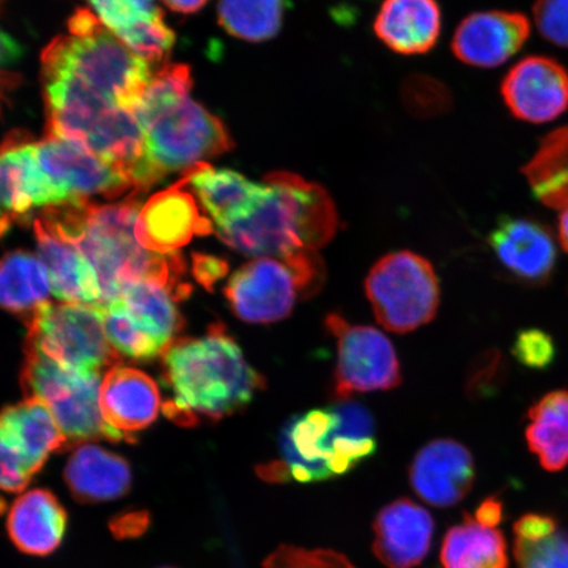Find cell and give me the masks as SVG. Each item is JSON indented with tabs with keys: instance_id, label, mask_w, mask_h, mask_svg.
Wrapping results in <instances>:
<instances>
[{
	"instance_id": "1",
	"label": "cell",
	"mask_w": 568,
	"mask_h": 568,
	"mask_svg": "<svg viewBox=\"0 0 568 568\" xmlns=\"http://www.w3.org/2000/svg\"><path fill=\"white\" fill-rule=\"evenodd\" d=\"M141 204L128 199L116 204L73 202L44 209L40 219L68 243L74 245L97 270L102 302L119 300L124 284L155 281L190 293L181 283L184 262L180 254L146 251L136 239Z\"/></svg>"
},
{
	"instance_id": "2",
	"label": "cell",
	"mask_w": 568,
	"mask_h": 568,
	"mask_svg": "<svg viewBox=\"0 0 568 568\" xmlns=\"http://www.w3.org/2000/svg\"><path fill=\"white\" fill-rule=\"evenodd\" d=\"M163 383L172 393L163 410L183 426L223 420L245 409L265 388L264 376L248 365L220 323L203 337L175 339L166 347Z\"/></svg>"
},
{
	"instance_id": "3",
	"label": "cell",
	"mask_w": 568,
	"mask_h": 568,
	"mask_svg": "<svg viewBox=\"0 0 568 568\" xmlns=\"http://www.w3.org/2000/svg\"><path fill=\"white\" fill-rule=\"evenodd\" d=\"M47 136L77 142L119 170L136 190L153 186L138 112L123 109L65 71L42 68Z\"/></svg>"
},
{
	"instance_id": "4",
	"label": "cell",
	"mask_w": 568,
	"mask_h": 568,
	"mask_svg": "<svg viewBox=\"0 0 568 568\" xmlns=\"http://www.w3.org/2000/svg\"><path fill=\"white\" fill-rule=\"evenodd\" d=\"M193 78L187 65L169 63L152 75L138 109L146 158L155 183L170 173L232 151L229 130L191 98Z\"/></svg>"
},
{
	"instance_id": "5",
	"label": "cell",
	"mask_w": 568,
	"mask_h": 568,
	"mask_svg": "<svg viewBox=\"0 0 568 568\" xmlns=\"http://www.w3.org/2000/svg\"><path fill=\"white\" fill-rule=\"evenodd\" d=\"M376 446L371 410L351 399L337 400L291 418L280 437L281 459L255 471L267 483L324 481L352 471Z\"/></svg>"
},
{
	"instance_id": "6",
	"label": "cell",
	"mask_w": 568,
	"mask_h": 568,
	"mask_svg": "<svg viewBox=\"0 0 568 568\" xmlns=\"http://www.w3.org/2000/svg\"><path fill=\"white\" fill-rule=\"evenodd\" d=\"M267 195L243 222L216 230L233 251L247 257H286L316 252L337 232L335 203L316 183L286 172L268 174Z\"/></svg>"
},
{
	"instance_id": "7",
	"label": "cell",
	"mask_w": 568,
	"mask_h": 568,
	"mask_svg": "<svg viewBox=\"0 0 568 568\" xmlns=\"http://www.w3.org/2000/svg\"><path fill=\"white\" fill-rule=\"evenodd\" d=\"M42 68L73 75L123 109L138 112L152 80L149 63L106 30L95 13L78 10L69 34L59 36L41 55Z\"/></svg>"
},
{
	"instance_id": "8",
	"label": "cell",
	"mask_w": 568,
	"mask_h": 568,
	"mask_svg": "<svg viewBox=\"0 0 568 568\" xmlns=\"http://www.w3.org/2000/svg\"><path fill=\"white\" fill-rule=\"evenodd\" d=\"M325 266L316 252L258 257L241 266L224 288L233 314L248 324H272L323 286Z\"/></svg>"
},
{
	"instance_id": "9",
	"label": "cell",
	"mask_w": 568,
	"mask_h": 568,
	"mask_svg": "<svg viewBox=\"0 0 568 568\" xmlns=\"http://www.w3.org/2000/svg\"><path fill=\"white\" fill-rule=\"evenodd\" d=\"M21 386L26 397L45 403L68 443L90 439L123 438L105 424L101 403L102 381L99 373L74 371L57 364L36 347L26 344Z\"/></svg>"
},
{
	"instance_id": "10",
	"label": "cell",
	"mask_w": 568,
	"mask_h": 568,
	"mask_svg": "<svg viewBox=\"0 0 568 568\" xmlns=\"http://www.w3.org/2000/svg\"><path fill=\"white\" fill-rule=\"evenodd\" d=\"M26 344L80 372L99 373L119 361L99 304L42 303L28 315Z\"/></svg>"
},
{
	"instance_id": "11",
	"label": "cell",
	"mask_w": 568,
	"mask_h": 568,
	"mask_svg": "<svg viewBox=\"0 0 568 568\" xmlns=\"http://www.w3.org/2000/svg\"><path fill=\"white\" fill-rule=\"evenodd\" d=\"M365 290L376 320L394 333H408L430 323L442 297L435 268L412 252L390 253L376 262Z\"/></svg>"
},
{
	"instance_id": "12",
	"label": "cell",
	"mask_w": 568,
	"mask_h": 568,
	"mask_svg": "<svg viewBox=\"0 0 568 568\" xmlns=\"http://www.w3.org/2000/svg\"><path fill=\"white\" fill-rule=\"evenodd\" d=\"M325 325L337 343L333 386L337 400L400 385L399 359L393 343L381 331L373 326L352 325L337 314L326 316Z\"/></svg>"
},
{
	"instance_id": "13",
	"label": "cell",
	"mask_w": 568,
	"mask_h": 568,
	"mask_svg": "<svg viewBox=\"0 0 568 568\" xmlns=\"http://www.w3.org/2000/svg\"><path fill=\"white\" fill-rule=\"evenodd\" d=\"M33 155L51 190L53 205L116 197L136 190L128 178L77 142L45 136L33 142Z\"/></svg>"
},
{
	"instance_id": "14",
	"label": "cell",
	"mask_w": 568,
	"mask_h": 568,
	"mask_svg": "<svg viewBox=\"0 0 568 568\" xmlns=\"http://www.w3.org/2000/svg\"><path fill=\"white\" fill-rule=\"evenodd\" d=\"M500 92L516 119L550 123L568 110V71L551 57L528 55L508 70Z\"/></svg>"
},
{
	"instance_id": "15",
	"label": "cell",
	"mask_w": 568,
	"mask_h": 568,
	"mask_svg": "<svg viewBox=\"0 0 568 568\" xmlns=\"http://www.w3.org/2000/svg\"><path fill=\"white\" fill-rule=\"evenodd\" d=\"M182 178L174 186L161 191L142 205L136 222L139 244L158 254L176 253L195 236L212 233L211 219L205 216Z\"/></svg>"
},
{
	"instance_id": "16",
	"label": "cell",
	"mask_w": 568,
	"mask_h": 568,
	"mask_svg": "<svg viewBox=\"0 0 568 568\" xmlns=\"http://www.w3.org/2000/svg\"><path fill=\"white\" fill-rule=\"evenodd\" d=\"M488 244L506 272L525 286H545L557 266V244L548 225L529 217L504 216Z\"/></svg>"
},
{
	"instance_id": "17",
	"label": "cell",
	"mask_w": 568,
	"mask_h": 568,
	"mask_svg": "<svg viewBox=\"0 0 568 568\" xmlns=\"http://www.w3.org/2000/svg\"><path fill=\"white\" fill-rule=\"evenodd\" d=\"M530 33V21L523 12H474L460 21L452 51L466 65L494 69L520 52Z\"/></svg>"
},
{
	"instance_id": "18",
	"label": "cell",
	"mask_w": 568,
	"mask_h": 568,
	"mask_svg": "<svg viewBox=\"0 0 568 568\" xmlns=\"http://www.w3.org/2000/svg\"><path fill=\"white\" fill-rule=\"evenodd\" d=\"M409 481L418 497L429 506H457L474 486L473 454L454 439H435L425 445L412 460Z\"/></svg>"
},
{
	"instance_id": "19",
	"label": "cell",
	"mask_w": 568,
	"mask_h": 568,
	"mask_svg": "<svg viewBox=\"0 0 568 568\" xmlns=\"http://www.w3.org/2000/svg\"><path fill=\"white\" fill-rule=\"evenodd\" d=\"M375 557L387 568H414L428 556L435 520L424 507L397 499L381 510L374 521Z\"/></svg>"
},
{
	"instance_id": "20",
	"label": "cell",
	"mask_w": 568,
	"mask_h": 568,
	"mask_svg": "<svg viewBox=\"0 0 568 568\" xmlns=\"http://www.w3.org/2000/svg\"><path fill=\"white\" fill-rule=\"evenodd\" d=\"M102 24L146 63H159L175 36L154 0H89Z\"/></svg>"
},
{
	"instance_id": "21",
	"label": "cell",
	"mask_w": 568,
	"mask_h": 568,
	"mask_svg": "<svg viewBox=\"0 0 568 568\" xmlns=\"http://www.w3.org/2000/svg\"><path fill=\"white\" fill-rule=\"evenodd\" d=\"M102 415L106 425L126 442L151 426L159 416L161 394L151 376L136 368L112 366L101 387Z\"/></svg>"
},
{
	"instance_id": "22",
	"label": "cell",
	"mask_w": 568,
	"mask_h": 568,
	"mask_svg": "<svg viewBox=\"0 0 568 568\" xmlns=\"http://www.w3.org/2000/svg\"><path fill=\"white\" fill-rule=\"evenodd\" d=\"M69 515L59 497L47 488L20 494L7 514L10 541L30 557L52 556L65 539Z\"/></svg>"
},
{
	"instance_id": "23",
	"label": "cell",
	"mask_w": 568,
	"mask_h": 568,
	"mask_svg": "<svg viewBox=\"0 0 568 568\" xmlns=\"http://www.w3.org/2000/svg\"><path fill=\"white\" fill-rule=\"evenodd\" d=\"M184 178L216 230L243 222L267 195L265 182H253L234 170L216 169L209 162L197 163Z\"/></svg>"
},
{
	"instance_id": "24",
	"label": "cell",
	"mask_w": 568,
	"mask_h": 568,
	"mask_svg": "<svg viewBox=\"0 0 568 568\" xmlns=\"http://www.w3.org/2000/svg\"><path fill=\"white\" fill-rule=\"evenodd\" d=\"M33 230L39 255L51 276L57 300L65 303L101 304V282L88 258L40 217L34 219Z\"/></svg>"
},
{
	"instance_id": "25",
	"label": "cell",
	"mask_w": 568,
	"mask_h": 568,
	"mask_svg": "<svg viewBox=\"0 0 568 568\" xmlns=\"http://www.w3.org/2000/svg\"><path fill=\"white\" fill-rule=\"evenodd\" d=\"M63 479L73 499L101 504L122 499L132 487V470L126 459L92 444L71 453Z\"/></svg>"
},
{
	"instance_id": "26",
	"label": "cell",
	"mask_w": 568,
	"mask_h": 568,
	"mask_svg": "<svg viewBox=\"0 0 568 568\" xmlns=\"http://www.w3.org/2000/svg\"><path fill=\"white\" fill-rule=\"evenodd\" d=\"M374 31L395 53L424 54L437 44L442 10L436 0H385Z\"/></svg>"
},
{
	"instance_id": "27",
	"label": "cell",
	"mask_w": 568,
	"mask_h": 568,
	"mask_svg": "<svg viewBox=\"0 0 568 568\" xmlns=\"http://www.w3.org/2000/svg\"><path fill=\"white\" fill-rule=\"evenodd\" d=\"M189 295L160 282L134 281L124 284L119 301L133 322L165 352L183 328V317L175 302Z\"/></svg>"
},
{
	"instance_id": "28",
	"label": "cell",
	"mask_w": 568,
	"mask_h": 568,
	"mask_svg": "<svg viewBox=\"0 0 568 568\" xmlns=\"http://www.w3.org/2000/svg\"><path fill=\"white\" fill-rule=\"evenodd\" d=\"M0 432L23 452L38 474L48 457L68 443L51 409L36 397L0 410Z\"/></svg>"
},
{
	"instance_id": "29",
	"label": "cell",
	"mask_w": 568,
	"mask_h": 568,
	"mask_svg": "<svg viewBox=\"0 0 568 568\" xmlns=\"http://www.w3.org/2000/svg\"><path fill=\"white\" fill-rule=\"evenodd\" d=\"M525 439L538 464L549 473L568 466V390H551L528 409Z\"/></svg>"
},
{
	"instance_id": "30",
	"label": "cell",
	"mask_w": 568,
	"mask_h": 568,
	"mask_svg": "<svg viewBox=\"0 0 568 568\" xmlns=\"http://www.w3.org/2000/svg\"><path fill=\"white\" fill-rule=\"evenodd\" d=\"M521 172L539 203L552 210H567L568 125L546 134Z\"/></svg>"
},
{
	"instance_id": "31",
	"label": "cell",
	"mask_w": 568,
	"mask_h": 568,
	"mask_svg": "<svg viewBox=\"0 0 568 568\" xmlns=\"http://www.w3.org/2000/svg\"><path fill=\"white\" fill-rule=\"evenodd\" d=\"M51 290L48 268L34 254L16 251L0 258V308L31 315L48 302Z\"/></svg>"
},
{
	"instance_id": "32",
	"label": "cell",
	"mask_w": 568,
	"mask_h": 568,
	"mask_svg": "<svg viewBox=\"0 0 568 568\" xmlns=\"http://www.w3.org/2000/svg\"><path fill=\"white\" fill-rule=\"evenodd\" d=\"M465 521L446 532L442 549L444 568H508L503 532L465 515Z\"/></svg>"
},
{
	"instance_id": "33",
	"label": "cell",
	"mask_w": 568,
	"mask_h": 568,
	"mask_svg": "<svg viewBox=\"0 0 568 568\" xmlns=\"http://www.w3.org/2000/svg\"><path fill=\"white\" fill-rule=\"evenodd\" d=\"M24 138H9L0 146V239L12 225L30 219L34 210L28 191V154Z\"/></svg>"
},
{
	"instance_id": "34",
	"label": "cell",
	"mask_w": 568,
	"mask_h": 568,
	"mask_svg": "<svg viewBox=\"0 0 568 568\" xmlns=\"http://www.w3.org/2000/svg\"><path fill=\"white\" fill-rule=\"evenodd\" d=\"M286 0H219V23L233 38L272 40L282 30Z\"/></svg>"
},
{
	"instance_id": "35",
	"label": "cell",
	"mask_w": 568,
	"mask_h": 568,
	"mask_svg": "<svg viewBox=\"0 0 568 568\" xmlns=\"http://www.w3.org/2000/svg\"><path fill=\"white\" fill-rule=\"evenodd\" d=\"M101 307L106 337H109L113 349L136 361L153 359L163 352L158 341L133 322L122 302L116 300L101 305Z\"/></svg>"
},
{
	"instance_id": "36",
	"label": "cell",
	"mask_w": 568,
	"mask_h": 568,
	"mask_svg": "<svg viewBox=\"0 0 568 568\" xmlns=\"http://www.w3.org/2000/svg\"><path fill=\"white\" fill-rule=\"evenodd\" d=\"M514 554L520 568H568V532L558 528L537 539L515 538Z\"/></svg>"
},
{
	"instance_id": "37",
	"label": "cell",
	"mask_w": 568,
	"mask_h": 568,
	"mask_svg": "<svg viewBox=\"0 0 568 568\" xmlns=\"http://www.w3.org/2000/svg\"><path fill=\"white\" fill-rule=\"evenodd\" d=\"M264 568H357L351 559L331 549H305L281 545L262 564Z\"/></svg>"
},
{
	"instance_id": "38",
	"label": "cell",
	"mask_w": 568,
	"mask_h": 568,
	"mask_svg": "<svg viewBox=\"0 0 568 568\" xmlns=\"http://www.w3.org/2000/svg\"><path fill=\"white\" fill-rule=\"evenodd\" d=\"M36 474L23 452L0 432V515L6 509L2 495L23 493Z\"/></svg>"
},
{
	"instance_id": "39",
	"label": "cell",
	"mask_w": 568,
	"mask_h": 568,
	"mask_svg": "<svg viewBox=\"0 0 568 568\" xmlns=\"http://www.w3.org/2000/svg\"><path fill=\"white\" fill-rule=\"evenodd\" d=\"M404 103L415 115H436L452 104L449 91L443 83L426 77H412L404 83Z\"/></svg>"
},
{
	"instance_id": "40",
	"label": "cell",
	"mask_w": 568,
	"mask_h": 568,
	"mask_svg": "<svg viewBox=\"0 0 568 568\" xmlns=\"http://www.w3.org/2000/svg\"><path fill=\"white\" fill-rule=\"evenodd\" d=\"M509 366L506 357L496 349L483 353L468 375L467 389L473 396H494L508 379Z\"/></svg>"
},
{
	"instance_id": "41",
	"label": "cell",
	"mask_w": 568,
	"mask_h": 568,
	"mask_svg": "<svg viewBox=\"0 0 568 568\" xmlns=\"http://www.w3.org/2000/svg\"><path fill=\"white\" fill-rule=\"evenodd\" d=\"M514 357L531 371H545L557 357V346L549 333L529 328L517 333L513 346Z\"/></svg>"
},
{
	"instance_id": "42",
	"label": "cell",
	"mask_w": 568,
	"mask_h": 568,
	"mask_svg": "<svg viewBox=\"0 0 568 568\" xmlns=\"http://www.w3.org/2000/svg\"><path fill=\"white\" fill-rule=\"evenodd\" d=\"M532 19L546 41L568 48V0H536Z\"/></svg>"
},
{
	"instance_id": "43",
	"label": "cell",
	"mask_w": 568,
	"mask_h": 568,
	"mask_svg": "<svg viewBox=\"0 0 568 568\" xmlns=\"http://www.w3.org/2000/svg\"><path fill=\"white\" fill-rule=\"evenodd\" d=\"M152 524L146 509H124L110 518L109 529L116 539H136L145 535Z\"/></svg>"
},
{
	"instance_id": "44",
	"label": "cell",
	"mask_w": 568,
	"mask_h": 568,
	"mask_svg": "<svg viewBox=\"0 0 568 568\" xmlns=\"http://www.w3.org/2000/svg\"><path fill=\"white\" fill-rule=\"evenodd\" d=\"M194 275L199 283L209 291L229 273V264L222 258L209 254H194Z\"/></svg>"
},
{
	"instance_id": "45",
	"label": "cell",
	"mask_w": 568,
	"mask_h": 568,
	"mask_svg": "<svg viewBox=\"0 0 568 568\" xmlns=\"http://www.w3.org/2000/svg\"><path fill=\"white\" fill-rule=\"evenodd\" d=\"M558 524L551 516L541 514H528L518 518L515 524V538L537 539L556 531Z\"/></svg>"
},
{
	"instance_id": "46",
	"label": "cell",
	"mask_w": 568,
	"mask_h": 568,
	"mask_svg": "<svg viewBox=\"0 0 568 568\" xmlns=\"http://www.w3.org/2000/svg\"><path fill=\"white\" fill-rule=\"evenodd\" d=\"M475 520L488 528H496L503 518V503L497 497H488L475 513Z\"/></svg>"
},
{
	"instance_id": "47",
	"label": "cell",
	"mask_w": 568,
	"mask_h": 568,
	"mask_svg": "<svg viewBox=\"0 0 568 568\" xmlns=\"http://www.w3.org/2000/svg\"><path fill=\"white\" fill-rule=\"evenodd\" d=\"M23 49L19 42L0 28V69L12 65L21 59Z\"/></svg>"
},
{
	"instance_id": "48",
	"label": "cell",
	"mask_w": 568,
	"mask_h": 568,
	"mask_svg": "<svg viewBox=\"0 0 568 568\" xmlns=\"http://www.w3.org/2000/svg\"><path fill=\"white\" fill-rule=\"evenodd\" d=\"M170 10L181 13H194L201 9L205 4H207L209 0H162Z\"/></svg>"
},
{
	"instance_id": "49",
	"label": "cell",
	"mask_w": 568,
	"mask_h": 568,
	"mask_svg": "<svg viewBox=\"0 0 568 568\" xmlns=\"http://www.w3.org/2000/svg\"><path fill=\"white\" fill-rule=\"evenodd\" d=\"M558 239L560 246L568 254V209L560 212L558 220Z\"/></svg>"
},
{
	"instance_id": "50",
	"label": "cell",
	"mask_w": 568,
	"mask_h": 568,
	"mask_svg": "<svg viewBox=\"0 0 568 568\" xmlns=\"http://www.w3.org/2000/svg\"><path fill=\"white\" fill-rule=\"evenodd\" d=\"M2 87H3V83H2V80H0V95H2Z\"/></svg>"
},
{
	"instance_id": "51",
	"label": "cell",
	"mask_w": 568,
	"mask_h": 568,
	"mask_svg": "<svg viewBox=\"0 0 568 568\" xmlns=\"http://www.w3.org/2000/svg\"><path fill=\"white\" fill-rule=\"evenodd\" d=\"M160 568H176V567H160Z\"/></svg>"
},
{
	"instance_id": "52",
	"label": "cell",
	"mask_w": 568,
	"mask_h": 568,
	"mask_svg": "<svg viewBox=\"0 0 568 568\" xmlns=\"http://www.w3.org/2000/svg\"><path fill=\"white\" fill-rule=\"evenodd\" d=\"M2 2H3V0H0V3H2Z\"/></svg>"
}]
</instances>
